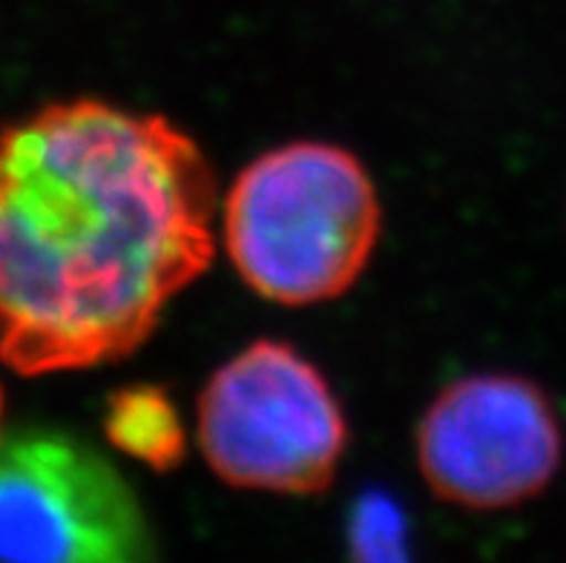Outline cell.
<instances>
[{
    "mask_svg": "<svg viewBox=\"0 0 566 563\" xmlns=\"http://www.w3.org/2000/svg\"><path fill=\"white\" fill-rule=\"evenodd\" d=\"M153 555L136 492L93 446L61 431L0 442V561L133 563Z\"/></svg>",
    "mask_w": 566,
    "mask_h": 563,
    "instance_id": "4",
    "label": "cell"
},
{
    "mask_svg": "<svg viewBox=\"0 0 566 563\" xmlns=\"http://www.w3.org/2000/svg\"><path fill=\"white\" fill-rule=\"evenodd\" d=\"M564 457L555 408L532 379L478 374L452 383L426 408L417 460L440 500L506 509L553 483Z\"/></svg>",
    "mask_w": 566,
    "mask_h": 563,
    "instance_id": "5",
    "label": "cell"
},
{
    "mask_svg": "<svg viewBox=\"0 0 566 563\" xmlns=\"http://www.w3.org/2000/svg\"><path fill=\"white\" fill-rule=\"evenodd\" d=\"M0 408H3V394H0Z\"/></svg>",
    "mask_w": 566,
    "mask_h": 563,
    "instance_id": "8",
    "label": "cell"
},
{
    "mask_svg": "<svg viewBox=\"0 0 566 563\" xmlns=\"http://www.w3.org/2000/svg\"><path fill=\"white\" fill-rule=\"evenodd\" d=\"M216 176L165 115L52 104L0 136V357L113 363L213 262Z\"/></svg>",
    "mask_w": 566,
    "mask_h": 563,
    "instance_id": "1",
    "label": "cell"
},
{
    "mask_svg": "<svg viewBox=\"0 0 566 563\" xmlns=\"http://www.w3.org/2000/svg\"><path fill=\"white\" fill-rule=\"evenodd\" d=\"M104 431L115 449L138 457L156 471H170L185 460V428L170 397L156 385H133L113 394Z\"/></svg>",
    "mask_w": 566,
    "mask_h": 563,
    "instance_id": "6",
    "label": "cell"
},
{
    "mask_svg": "<svg viewBox=\"0 0 566 563\" xmlns=\"http://www.w3.org/2000/svg\"><path fill=\"white\" fill-rule=\"evenodd\" d=\"M352 555L359 561H395L406 557V521L395 498L382 492H363L348 526Z\"/></svg>",
    "mask_w": 566,
    "mask_h": 563,
    "instance_id": "7",
    "label": "cell"
},
{
    "mask_svg": "<svg viewBox=\"0 0 566 563\" xmlns=\"http://www.w3.org/2000/svg\"><path fill=\"white\" fill-rule=\"evenodd\" d=\"M199 449L237 489L319 494L337 475L348 426L328 379L291 345L259 340L199 394Z\"/></svg>",
    "mask_w": 566,
    "mask_h": 563,
    "instance_id": "3",
    "label": "cell"
},
{
    "mask_svg": "<svg viewBox=\"0 0 566 563\" xmlns=\"http://www.w3.org/2000/svg\"><path fill=\"white\" fill-rule=\"evenodd\" d=\"M380 239V199L354 153L296 142L262 153L224 201V244L244 285L280 305L345 293Z\"/></svg>",
    "mask_w": 566,
    "mask_h": 563,
    "instance_id": "2",
    "label": "cell"
}]
</instances>
